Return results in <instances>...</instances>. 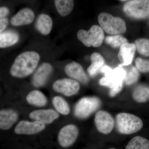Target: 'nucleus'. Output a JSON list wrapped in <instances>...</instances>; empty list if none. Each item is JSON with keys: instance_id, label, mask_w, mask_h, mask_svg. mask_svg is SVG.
<instances>
[{"instance_id": "obj_25", "label": "nucleus", "mask_w": 149, "mask_h": 149, "mask_svg": "<svg viewBox=\"0 0 149 149\" xmlns=\"http://www.w3.org/2000/svg\"><path fill=\"white\" fill-rule=\"evenodd\" d=\"M52 104L56 110L63 115H67L70 112L69 105L63 98L55 96L52 100Z\"/></svg>"}, {"instance_id": "obj_12", "label": "nucleus", "mask_w": 149, "mask_h": 149, "mask_svg": "<svg viewBox=\"0 0 149 149\" xmlns=\"http://www.w3.org/2000/svg\"><path fill=\"white\" fill-rule=\"evenodd\" d=\"M35 18V13L32 9L24 8L19 10L11 19V23L15 26L31 24Z\"/></svg>"}, {"instance_id": "obj_32", "label": "nucleus", "mask_w": 149, "mask_h": 149, "mask_svg": "<svg viewBox=\"0 0 149 149\" xmlns=\"http://www.w3.org/2000/svg\"><path fill=\"white\" fill-rule=\"evenodd\" d=\"M120 1H126V0H120Z\"/></svg>"}, {"instance_id": "obj_23", "label": "nucleus", "mask_w": 149, "mask_h": 149, "mask_svg": "<svg viewBox=\"0 0 149 149\" xmlns=\"http://www.w3.org/2000/svg\"><path fill=\"white\" fill-rule=\"evenodd\" d=\"M133 99L139 103L146 102L149 101V87L140 85L136 86L133 92Z\"/></svg>"}, {"instance_id": "obj_19", "label": "nucleus", "mask_w": 149, "mask_h": 149, "mask_svg": "<svg viewBox=\"0 0 149 149\" xmlns=\"http://www.w3.org/2000/svg\"><path fill=\"white\" fill-rule=\"evenodd\" d=\"M54 2L56 10L61 16L69 15L74 8V0H54Z\"/></svg>"}, {"instance_id": "obj_31", "label": "nucleus", "mask_w": 149, "mask_h": 149, "mask_svg": "<svg viewBox=\"0 0 149 149\" xmlns=\"http://www.w3.org/2000/svg\"><path fill=\"white\" fill-rule=\"evenodd\" d=\"M8 20L6 17L1 18L0 19V32H3L8 24Z\"/></svg>"}, {"instance_id": "obj_5", "label": "nucleus", "mask_w": 149, "mask_h": 149, "mask_svg": "<svg viewBox=\"0 0 149 149\" xmlns=\"http://www.w3.org/2000/svg\"><path fill=\"white\" fill-rule=\"evenodd\" d=\"M78 40L87 47H98L102 44L104 38L103 30L100 26L94 25L88 31L80 29L77 33Z\"/></svg>"}, {"instance_id": "obj_10", "label": "nucleus", "mask_w": 149, "mask_h": 149, "mask_svg": "<svg viewBox=\"0 0 149 149\" xmlns=\"http://www.w3.org/2000/svg\"><path fill=\"white\" fill-rule=\"evenodd\" d=\"M95 122L97 130L102 134H109L114 127V121L112 116L104 111H99L96 113Z\"/></svg>"}, {"instance_id": "obj_26", "label": "nucleus", "mask_w": 149, "mask_h": 149, "mask_svg": "<svg viewBox=\"0 0 149 149\" xmlns=\"http://www.w3.org/2000/svg\"><path fill=\"white\" fill-rule=\"evenodd\" d=\"M138 70L136 67L134 66H131L128 69L125 70L126 75L124 80L125 85L129 86L137 82L140 76Z\"/></svg>"}, {"instance_id": "obj_3", "label": "nucleus", "mask_w": 149, "mask_h": 149, "mask_svg": "<svg viewBox=\"0 0 149 149\" xmlns=\"http://www.w3.org/2000/svg\"><path fill=\"white\" fill-rule=\"evenodd\" d=\"M116 125L119 133L129 135L141 130L143 124L141 118L136 116L126 113H120L116 116Z\"/></svg>"}, {"instance_id": "obj_6", "label": "nucleus", "mask_w": 149, "mask_h": 149, "mask_svg": "<svg viewBox=\"0 0 149 149\" xmlns=\"http://www.w3.org/2000/svg\"><path fill=\"white\" fill-rule=\"evenodd\" d=\"M123 11L126 15L135 19L149 17V0H132L125 3Z\"/></svg>"}, {"instance_id": "obj_30", "label": "nucleus", "mask_w": 149, "mask_h": 149, "mask_svg": "<svg viewBox=\"0 0 149 149\" xmlns=\"http://www.w3.org/2000/svg\"><path fill=\"white\" fill-rule=\"evenodd\" d=\"M10 13V9L8 7L2 6L0 8V18L6 17Z\"/></svg>"}, {"instance_id": "obj_15", "label": "nucleus", "mask_w": 149, "mask_h": 149, "mask_svg": "<svg viewBox=\"0 0 149 149\" xmlns=\"http://www.w3.org/2000/svg\"><path fill=\"white\" fill-rule=\"evenodd\" d=\"M52 66L50 63H44L38 68L32 78V83L36 88L42 87L45 84L52 71Z\"/></svg>"}, {"instance_id": "obj_17", "label": "nucleus", "mask_w": 149, "mask_h": 149, "mask_svg": "<svg viewBox=\"0 0 149 149\" xmlns=\"http://www.w3.org/2000/svg\"><path fill=\"white\" fill-rule=\"evenodd\" d=\"M18 114L12 109H3L0 111V128L8 130L18 120Z\"/></svg>"}, {"instance_id": "obj_27", "label": "nucleus", "mask_w": 149, "mask_h": 149, "mask_svg": "<svg viewBox=\"0 0 149 149\" xmlns=\"http://www.w3.org/2000/svg\"><path fill=\"white\" fill-rule=\"evenodd\" d=\"M105 42L112 47L117 48L120 47L124 43L127 42L128 40L122 35H116L107 37Z\"/></svg>"}, {"instance_id": "obj_13", "label": "nucleus", "mask_w": 149, "mask_h": 149, "mask_svg": "<svg viewBox=\"0 0 149 149\" xmlns=\"http://www.w3.org/2000/svg\"><path fill=\"white\" fill-rule=\"evenodd\" d=\"M65 71L70 77L83 84H86L89 81L83 67L75 62L67 65L65 67Z\"/></svg>"}, {"instance_id": "obj_18", "label": "nucleus", "mask_w": 149, "mask_h": 149, "mask_svg": "<svg viewBox=\"0 0 149 149\" xmlns=\"http://www.w3.org/2000/svg\"><path fill=\"white\" fill-rule=\"evenodd\" d=\"M35 26L40 33L43 35H47L50 33L52 28V19L47 14H41L37 17Z\"/></svg>"}, {"instance_id": "obj_22", "label": "nucleus", "mask_w": 149, "mask_h": 149, "mask_svg": "<svg viewBox=\"0 0 149 149\" xmlns=\"http://www.w3.org/2000/svg\"><path fill=\"white\" fill-rule=\"evenodd\" d=\"M18 34L13 31H6L0 35V47L5 48L14 45L18 42Z\"/></svg>"}, {"instance_id": "obj_8", "label": "nucleus", "mask_w": 149, "mask_h": 149, "mask_svg": "<svg viewBox=\"0 0 149 149\" xmlns=\"http://www.w3.org/2000/svg\"><path fill=\"white\" fill-rule=\"evenodd\" d=\"M78 134L79 130L76 125L71 124L64 126L58 135L59 145L63 148L71 146L77 140Z\"/></svg>"}, {"instance_id": "obj_29", "label": "nucleus", "mask_w": 149, "mask_h": 149, "mask_svg": "<svg viewBox=\"0 0 149 149\" xmlns=\"http://www.w3.org/2000/svg\"><path fill=\"white\" fill-rule=\"evenodd\" d=\"M135 63L136 68L141 72H149V60L138 58L136 59Z\"/></svg>"}, {"instance_id": "obj_2", "label": "nucleus", "mask_w": 149, "mask_h": 149, "mask_svg": "<svg viewBox=\"0 0 149 149\" xmlns=\"http://www.w3.org/2000/svg\"><path fill=\"white\" fill-rule=\"evenodd\" d=\"M100 72L104 74V76L100 80V85L110 88L109 95L111 97L116 95L121 91L123 86L126 75L125 69L120 65L113 69L104 65Z\"/></svg>"}, {"instance_id": "obj_16", "label": "nucleus", "mask_w": 149, "mask_h": 149, "mask_svg": "<svg viewBox=\"0 0 149 149\" xmlns=\"http://www.w3.org/2000/svg\"><path fill=\"white\" fill-rule=\"evenodd\" d=\"M136 49V45L133 43L126 42L120 47L118 54L119 59L122 66H128L133 61Z\"/></svg>"}, {"instance_id": "obj_4", "label": "nucleus", "mask_w": 149, "mask_h": 149, "mask_svg": "<svg viewBox=\"0 0 149 149\" xmlns=\"http://www.w3.org/2000/svg\"><path fill=\"white\" fill-rule=\"evenodd\" d=\"M98 20L100 27L107 33L116 35L126 32V25L125 21L120 17L103 12L99 14Z\"/></svg>"}, {"instance_id": "obj_1", "label": "nucleus", "mask_w": 149, "mask_h": 149, "mask_svg": "<svg viewBox=\"0 0 149 149\" xmlns=\"http://www.w3.org/2000/svg\"><path fill=\"white\" fill-rule=\"evenodd\" d=\"M40 60V55L34 51L20 54L17 57L11 67V74L18 78L27 77L35 70Z\"/></svg>"}, {"instance_id": "obj_33", "label": "nucleus", "mask_w": 149, "mask_h": 149, "mask_svg": "<svg viewBox=\"0 0 149 149\" xmlns=\"http://www.w3.org/2000/svg\"><path fill=\"white\" fill-rule=\"evenodd\" d=\"M109 149H116L113 148H110Z\"/></svg>"}, {"instance_id": "obj_28", "label": "nucleus", "mask_w": 149, "mask_h": 149, "mask_svg": "<svg viewBox=\"0 0 149 149\" xmlns=\"http://www.w3.org/2000/svg\"><path fill=\"white\" fill-rule=\"evenodd\" d=\"M136 49L139 53L145 56H149V40L145 38L138 39L135 41Z\"/></svg>"}, {"instance_id": "obj_11", "label": "nucleus", "mask_w": 149, "mask_h": 149, "mask_svg": "<svg viewBox=\"0 0 149 149\" xmlns=\"http://www.w3.org/2000/svg\"><path fill=\"white\" fill-rule=\"evenodd\" d=\"M45 128V123L40 121L22 120L16 125L14 132L17 135H34L42 131Z\"/></svg>"}, {"instance_id": "obj_9", "label": "nucleus", "mask_w": 149, "mask_h": 149, "mask_svg": "<svg viewBox=\"0 0 149 149\" xmlns=\"http://www.w3.org/2000/svg\"><path fill=\"white\" fill-rule=\"evenodd\" d=\"M53 88L56 92L69 97L78 93L80 85L76 80L64 78L56 81L53 85Z\"/></svg>"}, {"instance_id": "obj_7", "label": "nucleus", "mask_w": 149, "mask_h": 149, "mask_svg": "<svg viewBox=\"0 0 149 149\" xmlns=\"http://www.w3.org/2000/svg\"><path fill=\"white\" fill-rule=\"evenodd\" d=\"M101 102L96 97H87L78 101L74 109V114L79 118H87L100 106Z\"/></svg>"}, {"instance_id": "obj_24", "label": "nucleus", "mask_w": 149, "mask_h": 149, "mask_svg": "<svg viewBox=\"0 0 149 149\" xmlns=\"http://www.w3.org/2000/svg\"><path fill=\"white\" fill-rule=\"evenodd\" d=\"M125 149H149V141L143 137L136 136L128 142Z\"/></svg>"}, {"instance_id": "obj_20", "label": "nucleus", "mask_w": 149, "mask_h": 149, "mask_svg": "<svg viewBox=\"0 0 149 149\" xmlns=\"http://www.w3.org/2000/svg\"><path fill=\"white\" fill-rule=\"evenodd\" d=\"M91 64L87 69L88 74L91 77L95 76L97 73L100 72L104 65V60L100 54L93 53L91 57Z\"/></svg>"}, {"instance_id": "obj_14", "label": "nucleus", "mask_w": 149, "mask_h": 149, "mask_svg": "<svg viewBox=\"0 0 149 149\" xmlns=\"http://www.w3.org/2000/svg\"><path fill=\"white\" fill-rule=\"evenodd\" d=\"M29 117L33 120L45 124H50L58 118L59 115L57 112L52 109L36 110L29 113Z\"/></svg>"}, {"instance_id": "obj_21", "label": "nucleus", "mask_w": 149, "mask_h": 149, "mask_svg": "<svg viewBox=\"0 0 149 149\" xmlns=\"http://www.w3.org/2000/svg\"><path fill=\"white\" fill-rule=\"evenodd\" d=\"M28 103L35 106H45L47 102V100L42 92L37 90L30 92L26 97Z\"/></svg>"}]
</instances>
